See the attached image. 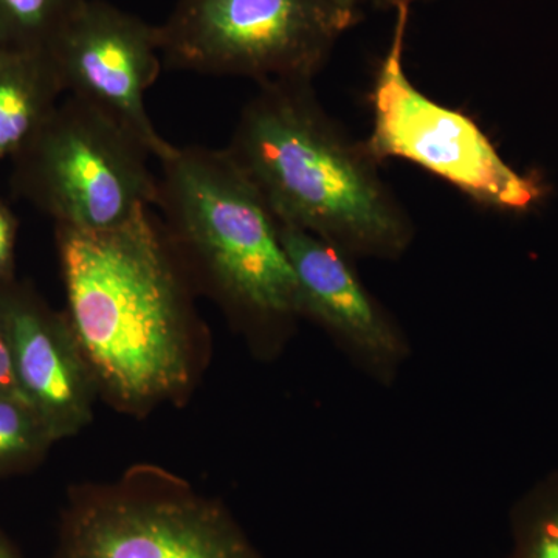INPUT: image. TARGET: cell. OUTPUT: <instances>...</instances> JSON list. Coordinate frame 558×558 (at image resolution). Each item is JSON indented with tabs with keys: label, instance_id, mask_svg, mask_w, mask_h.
<instances>
[{
	"label": "cell",
	"instance_id": "cell-1",
	"mask_svg": "<svg viewBox=\"0 0 558 558\" xmlns=\"http://www.w3.org/2000/svg\"><path fill=\"white\" fill-rule=\"evenodd\" d=\"M68 322L113 398L148 405L189 387L191 279L153 208L109 231L57 227Z\"/></svg>",
	"mask_w": 558,
	"mask_h": 558
},
{
	"label": "cell",
	"instance_id": "cell-2",
	"mask_svg": "<svg viewBox=\"0 0 558 558\" xmlns=\"http://www.w3.org/2000/svg\"><path fill=\"white\" fill-rule=\"evenodd\" d=\"M227 150L279 223L307 231L348 256L395 259L413 223L354 142L317 100L312 81H274L242 109Z\"/></svg>",
	"mask_w": 558,
	"mask_h": 558
},
{
	"label": "cell",
	"instance_id": "cell-3",
	"mask_svg": "<svg viewBox=\"0 0 558 558\" xmlns=\"http://www.w3.org/2000/svg\"><path fill=\"white\" fill-rule=\"evenodd\" d=\"M160 167L154 208L190 279L256 325L303 315L278 219L229 150L175 146Z\"/></svg>",
	"mask_w": 558,
	"mask_h": 558
},
{
	"label": "cell",
	"instance_id": "cell-4",
	"mask_svg": "<svg viewBox=\"0 0 558 558\" xmlns=\"http://www.w3.org/2000/svg\"><path fill=\"white\" fill-rule=\"evenodd\" d=\"M149 157L117 121L65 95L11 159V189L54 227L116 230L156 204Z\"/></svg>",
	"mask_w": 558,
	"mask_h": 558
},
{
	"label": "cell",
	"instance_id": "cell-5",
	"mask_svg": "<svg viewBox=\"0 0 558 558\" xmlns=\"http://www.w3.org/2000/svg\"><path fill=\"white\" fill-rule=\"evenodd\" d=\"M157 27L163 68L258 84L314 80L349 31L330 0H175Z\"/></svg>",
	"mask_w": 558,
	"mask_h": 558
},
{
	"label": "cell",
	"instance_id": "cell-6",
	"mask_svg": "<svg viewBox=\"0 0 558 558\" xmlns=\"http://www.w3.org/2000/svg\"><path fill=\"white\" fill-rule=\"evenodd\" d=\"M410 9H396L391 43L371 92V156L411 161L486 208L517 215L537 208L548 193L543 180L510 167L475 121L432 100L407 75Z\"/></svg>",
	"mask_w": 558,
	"mask_h": 558
},
{
	"label": "cell",
	"instance_id": "cell-7",
	"mask_svg": "<svg viewBox=\"0 0 558 558\" xmlns=\"http://www.w3.org/2000/svg\"><path fill=\"white\" fill-rule=\"evenodd\" d=\"M54 558H263L229 510L172 480L73 498Z\"/></svg>",
	"mask_w": 558,
	"mask_h": 558
},
{
	"label": "cell",
	"instance_id": "cell-8",
	"mask_svg": "<svg viewBox=\"0 0 558 558\" xmlns=\"http://www.w3.org/2000/svg\"><path fill=\"white\" fill-rule=\"evenodd\" d=\"M64 95L117 121L159 161L175 149L149 117L146 97L160 76L159 27L106 0H84L47 50Z\"/></svg>",
	"mask_w": 558,
	"mask_h": 558
},
{
	"label": "cell",
	"instance_id": "cell-9",
	"mask_svg": "<svg viewBox=\"0 0 558 558\" xmlns=\"http://www.w3.org/2000/svg\"><path fill=\"white\" fill-rule=\"evenodd\" d=\"M14 379L54 439L73 435L90 417L92 371L68 317L47 310L27 290L0 289Z\"/></svg>",
	"mask_w": 558,
	"mask_h": 558
},
{
	"label": "cell",
	"instance_id": "cell-10",
	"mask_svg": "<svg viewBox=\"0 0 558 558\" xmlns=\"http://www.w3.org/2000/svg\"><path fill=\"white\" fill-rule=\"evenodd\" d=\"M279 233L299 281L303 315L317 319L376 368L395 365L402 355V337L347 253L296 227L279 223Z\"/></svg>",
	"mask_w": 558,
	"mask_h": 558
},
{
	"label": "cell",
	"instance_id": "cell-11",
	"mask_svg": "<svg viewBox=\"0 0 558 558\" xmlns=\"http://www.w3.org/2000/svg\"><path fill=\"white\" fill-rule=\"evenodd\" d=\"M61 95L64 90L47 51L0 50V161L20 153Z\"/></svg>",
	"mask_w": 558,
	"mask_h": 558
},
{
	"label": "cell",
	"instance_id": "cell-12",
	"mask_svg": "<svg viewBox=\"0 0 558 558\" xmlns=\"http://www.w3.org/2000/svg\"><path fill=\"white\" fill-rule=\"evenodd\" d=\"M508 558H558V472H550L524 492L509 515Z\"/></svg>",
	"mask_w": 558,
	"mask_h": 558
},
{
	"label": "cell",
	"instance_id": "cell-13",
	"mask_svg": "<svg viewBox=\"0 0 558 558\" xmlns=\"http://www.w3.org/2000/svg\"><path fill=\"white\" fill-rule=\"evenodd\" d=\"M84 0H0V50L47 51Z\"/></svg>",
	"mask_w": 558,
	"mask_h": 558
},
{
	"label": "cell",
	"instance_id": "cell-14",
	"mask_svg": "<svg viewBox=\"0 0 558 558\" xmlns=\"http://www.w3.org/2000/svg\"><path fill=\"white\" fill-rule=\"evenodd\" d=\"M54 438L17 389L0 392V470L20 468Z\"/></svg>",
	"mask_w": 558,
	"mask_h": 558
},
{
	"label": "cell",
	"instance_id": "cell-15",
	"mask_svg": "<svg viewBox=\"0 0 558 558\" xmlns=\"http://www.w3.org/2000/svg\"><path fill=\"white\" fill-rule=\"evenodd\" d=\"M17 220L5 202L0 199V289L9 286L13 278L14 245H16Z\"/></svg>",
	"mask_w": 558,
	"mask_h": 558
},
{
	"label": "cell",
	"instance_id": "cell-16",
	"mask_svg": "<svg viewBox=\"0 0 558 558\" xmlns=\"http://www.w3.org/2000/svg\"><path fill=\"white\" fill-rule=\"evenodd\" d=\"M14 389H17V387L16 379H14L13 354H11L5 322H3L2 312H0V392L14 391Z\"/></svg>",
	"mask_w": 558,
	"mask_h": 558
},
{
	"label": "cell",
	"instance_id": "cell-17",
	"mask_svg": "<svg viewBox=\"0 0 558 558\" xmlns=\"http://www.w3.org/2000/svg\"><path fill=\"white\" fill-rule=\"evenodd\" d=\"M330 3L336 7L341 17L347 22L348 27L351 28L360 21V11H362L366 0H330Z\"/></svg>",
	"mask_w": 558,
	"mask_h": 558
},
{
	"label": "cell",
	"instance_id": "cell-18",
	"mask_svg": "<svg viewBox=\"0 0 558 558\" xmlns=\"http://www.w3.org/2000/svg\"><path fill=\"white\" fill-rule=\"evenodd\" d=\"M416 2H424V0H366V3L377 10H396L400 5L411 7Z\"/></svg>",
	"mask_w": 558,
	"mask_h": 558
},
{
	"label": "cell",
	"instance_id": "cell-19",
	"mask_svg": "<svg viewBox=\"0 0 558 558\" xmlns=\"http://www.w3.org/2000/svg\"><path fill=\"white\" fill-rule=\"evenodd\" d=\"M0 558H22L20 553L7 539L0 537Z\"/></svg>",
	"mask_w": 558,
	"mask_h": 558
}]
</instances>
